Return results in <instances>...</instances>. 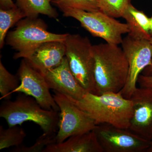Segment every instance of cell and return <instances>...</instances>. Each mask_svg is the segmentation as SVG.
I'll return each instance as SVG.
<instances>
[{"label":"cell","mask_w":152,"mask_h":152,"mask_svg":"<svg viewBox=\"0 0 152 152\" xmlns=\"http://www.w3.org/2000/svg\"><path fill=\"white\" fill-rule=\"evenodd\" d=\"M147 152H152V140L151 141V144L148 148L147 150Z\"/></svg>","instance_id":"cell-27"},{"label":"cell","mask_w":152,"mask_h":152,"mask_svg":"<svg viewBox=\"0 0 152 152\" xmlns=\"http://www.w3.org/2000/svg\"><path fill=\"white\" fill-rule=\"evenodd\" d=\"M133 115L129 129L144 138L152 140V89L137 88L130 98Z\"/></svg>","instance_id":"cell-11"},{"label":"cell","mask_w":152,"mask_h":152,"mask_svg":"<svg viewBox=\"0 0 152 152\" xmlns=\"http://www.w3.org/2000/svg\"><path fill=\"white\" fill-rule=\"evenodd\" d=\"M18 87L12 93H23L32 97L43 108L59 111L45 77L23 58L18 70Z\"/></svg>","instance_id":"cell-10"},{"label":"cell","mask_w":152,"mask_h":152,"mask_svg":"<svg viewBox=\"0 0 152 152\" xmlns=\"http://www.w3.org/2000/svg\"><path fill=\"white\" fill-rule=\"evenodd\" d=\"M96 94L120 92L124 87L129 64L122 48L115 44L93 45Z\"/></svg>","instance_id":"cell-1"},{"label":"cell","mask_w":152,"mask_h":152,"mask_svg":"<svg viewBox=\"0 0 152 152\" xmlns=\"http://www.w3.org/2000/svg\"><path fill=\"white\" fill-rule=\"evenodd\" d=\"M54 99L59 108V119L56 143L62 142L72 136L94 130V121L78 107L65 95L54 91Z\"/></svg>","instance_id":"cell-7"},{"label":"cell","mask_w":152,"mask_h":152,"mask_svg":"<svg viewBox=\"0 0 152 152\" xmlns=\"http://www.w3.org/2000/svg\"><path fill=\"white\" fill-rule=\"evenodd\" d=\"M122 49L129 64V73L124 87L120 92L130 99L137 88L139 76L151 63L152 45L150 40L139 39L127 35L123 39Z\"/></svg>","instance_id":"cell-8"},{"label":"cell","mask_w":152,"mask_h":152,"mask_svg":"<svg viewBox=\"0 0 152 152\" xmlns=\"http://www.w3.org/2000/svg\"><path fill=\"white\" fill-rule=\"evenodd\" d=\"M67 97L88 114L96 125L107 124L122 129L129 127L133 102L124 97L120 92L100 95L87 92L79 100Z\"/></svg>","instance_id":"cell-2"},{"label":"cell","mask_w":152,"mask_h":152,"mask_svg":"<svg viewBox=\"0 0 152 152\" xmlns=\"http://www.w3.org/2000/svg\"><path fill=\"white\" fill-rule=\"evenodd\" d=\"M58 7H65L86 11L99 10V0H51Z\"/></svg>","instance_id":"cell-22"},{"label":"cell","mask_w":152,"mask_h":152,"mask_svg":"<svg viewBox=\"0 0 152 152\" xmlns=\"http://www.w3.org/2000/svg\"><path fill=\"white\" fill-rule=\"evenodd\" d=\"M150 41L152 45V37L150 39ZM142 75L146 76H152V59L151 64L147 66L142 72Z\"/></svg>","instance_id":"cell-25"},{"label":"cell","mask_w":152,"mask_h":152,"mask_svg":"<svg viewBox=\"0 0 152 152\" xmlns=\"http://www.w3.org/2000/svg\"><path fill=\"white\" fill-rule=\"evenodd\" d=\"M20 81L18 76L12 75L0 62V93L1 99L10 100L12 93L18 87Z\"/></svg>","instance_id":"cell-19"},{"label":"cell","mask_w":152,"mask_h":152,"mask_svg":"<svg viewBox=\"0 0 152 152\" xmlns=\"http://www.w3.org/2000/svg\"><path fill=\"white\" fill-rule=\"evenodd\" d=\"M50 88L74 99H81L87 92L72 73L66 56L59 65L43 75Z\"/></svg>","instance_id":"cell-12"},{"label":"cell","mask_w":152,"mask_h":152,"mask_svg":"<svg viewBox=\"0 0 152 152\" xmlns=\"http://www.w3.org/2000/svg\"><path fill=\"white\" fill-rule=\"evenodd\" d=\"M19 125L4 129L0 126V150L22 145L27 135L21 126Z\"/></svg>","instance_id":"cell-18"},{"label":"cell","mask_w":152,"mask_h":152,"mask_svg":"<svg viewBox=\"0 0 152 152\" xmlns=\"http://www.w3.org/2000/svg\"><path fill=\"white\" fill-rule=\"evenodd\" d=\"M56 134L44 133L40 136L35 143L30 147L25 146L22 145L16 147L12 150L14 152H43L48 145L56 143Z\"/></svg>","instance_id":"cell-21"},{"label":"cell","mask_w":152,"mask_h":152,"mask_svg":"<svg viewBox=\"0 0 152 152\" xmlns=\"http://www.w3.org/2000/svg\"><path fill=\"white\" fill-rule=\"evenodd\" d=\"M59 113L58 111L43 108L35 99L23 93H19L14 101L6 100L0 107V117L6 120L9 127L33 122L44 133H57Z\"/></svg>","instance_id":"cell-3"},{"label":"cell","mask_w":152,"mask_h":152,"mask_svg":"<svg viewBox=\"0 0 152 152\" xmlns=\"http://www.w3.org/2000/svg\"><path fill=\"white\" fill-rule=\"evenodd\" d=\"M94 130L104 152H146L151 144L129 129L109 124L97 125Z\"/></svg>","instance_id":"cell-9"},{"label":"cell","mask_w":152,"mask_h":152,"mask_svg":"<svg viewBox=\"0 0 152 152\" xmlns=\"http://www.w3.org/2000/svg\"><path fill=\"white\" fill-rule=\"evenodd\" d=\"M65 56L71 72L87 92L96 94L93 46L87 37L68 34Z\"/></svg>","instance_id":"cell-5"},{"label":"cell","mask_w":152,"mask_h":152,"mask_svg":"<svg viewBox=\"0 0 152 152\" xmlns=\"http://www.w3.org/2000/svg\"><path fill=\"white\" fill-rule=\"evenodd\" d=\"M129 29L128 35L139 39L150 40V19L143 12L139 10L131 4L123 14Z\"/></svg>","instance_id":"cell-15"},{"label":"cell","mask_w":152,"mask_h":152,"mask_svg":"<svg viewBox=\"0 0 152 152\" xmlns=\"http://www.w3.org/2000/svg\"><path fill=\"white\" fill-rule=\"evenodd\" d=\"M132 0H99V10L115 18H122Z\"/></svg>","instance_id":"cell-20"},{"label":"cell","mask_w":152,"mask_h":152,"mask_svg":"<svg viewBox=\"0 0 152 152\" xmlns=\"http://www.w3.org/2000/svg\"><path fill=\"white\" fill-rule=\"evenodd\" d=\"M43 152H104L94 130L72 136L62 142L48 145Z\"/></svg>","instance_id":"cell-14"},{"label":"cell","mask_w":152,"mask_h":152,"mask_svg":"<svg viewBox=\"0 0 152 152\" xmlns=\"http://www.w3.org/2000/svg\"><path fill=\"white\" fill-rule=\"evenodd\" d=\"M137 83H138L140 87L149 88L152 89V76L140 75L139 76Z\"/></svg>","instance_id":"cell-23"},{"label":"cell","mask_w":152,"mask_h":152,"mask_svg":"<svg viewBox=\"0 0 152 152\" xmlns=\"http://www.w3.org/2000/svg\"><path fill=\"white\" fill-rule=\"evenodd\" d=\"M26 16L18 6L9 9H0V48H2L8 30Z\"/></svg>","instance_id":"cell-17"},{"label":"cell","mask_w":152,"mask_h":152,"mask_svg":"<svg viewBox=\"0 0 152 152\" xmlns=\"http://www.w3.org/2000/svg\"><path fill=\"white\" fill-rule=\"evenodd\" d=\"M150 19V34L152 37V16Z\"/></svg>","instance_id":"cell-26"},{"label":"cell","mask_w":152,"mask_h":152,"mask_svg":"<svg viewBox=\"0 0 152 152\" xmlns=\"http://www.w3.org/2000/svg\"><path fill=\"white\" fill-rule=\"evenodd\" d=\"M15 29L7 36L6 42L17 52L14 58H23L40 45L50 42H64L68 34L49 31L43 20L37 18H26L17 23Z\"/></svg>","instance_id":"cell-4"},{"label":"cell","mask_w":152,"mask_h":152,"mask_svg":"<svg viewBox=\"0 0 152 152\" xmlns=\"http://www.w3.org/2000/svg\"><path fill=\"white\" fill-rule=\"evenodd\" d=\"M12 0H0L1 9H9L16 7Z\"/></svg>","instance_id":"cell-24"},{"label":"cell","mask_w":152,"mask_h":152,"mask_svg":"<svg viewBox=\"0 0 152 152\" xmlns=\"http://www.w3.org/2000/svg\"><path fill=\"white\" fill-rule=\"evenodd\" d=\"M64 42H50L40 45L27 54L23 58L30 65L43 75L59 65L65 57Z\"/></svg>","instance_id":"cell-13"},{"label":"cell","mask_w":152,"mask_h":152,"mask_svg":"<svg viewBox=\"0 0 152 152\" xmlns=\"http://www.w3.org/2000/svg\"><path fill=\"white\" fill-rule=\"evenodd\" d=\"M58 7L64 16L76 19L92 35L103 39L108 43L121 44L123 35L129 32L126 23H121L102 11H86L65 7Z\"/></svg>","instance_id":"cell-6"},{"label":"cell","mask_w":152,"mask_h":152,"mask_svg":"<svg viewBox=\"0 0 152 152\" xmlns=\"http://www.w3.org/2000/svg\"><path fill=\"white\" fill-rule=\"evenodd\" d=\"M51 2V0H16V4L23 12L26 18H37L42 14L57 19L58 15Z\"/></svg>","instance_id":"cell-16"}]
</instances>
